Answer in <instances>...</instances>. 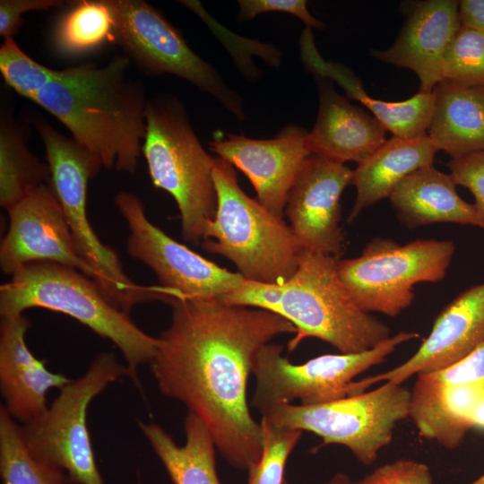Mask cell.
Segmentation results:
<instances>
[{"label": "cell", "instance_id": "17", "mask_svg": "<svg viewBox=\"0 0 484 484\" xmlns=\"http://www.w3.org/2000/svg\"><path fill=\"white\" fill-rule=\"evenodd\" d=\"M308 132L288 125L272 139L258 140L229 134L209 143L211 151L241 170L254 186L257 201L283 218L289 192L305 160L312 154Z\"/></svg>", "mask_w": 484, "mask_h": 484}, {"label": "cell", "instance_id": "24", "mask_svg": "<svg viewBox=\"0 0 484 484\" xmlns=\"http://www.w3.org/2000/svg\"><path fill=\"white\" fill-rule=\"evenodd\" d=\"M433 95L427 134L437 151L452 159L484 151V88L442 81Z\"/></svg>", "mask_w": 484, "mask_h": 484}, {"label": "cell", "instance_id": "16", "mask_svg": "<svg viewBox=\"0 0 484 484\" xmlns=\"http://www.w3.org/2000/svg\"><path fill=\"white\" fill-rule=\"evenodd\" d=\"M352 174L343 163L316 154L305 160L284 212L305 249L339 258L344 244L340 200Z\"/></svg>", "mask_w": 484, "mask_h": 484}, {"label": "cell", "instance_id": "10", "mask_svg": "<svg viewBox=\"0 0 484 484\" xmlns=\"http://www.w3.org/2000/svg\"><path fill=\"white\" fill-rule=\"evenodd\" d=\"M130 377L111 352L99 354L87 371L62 388L51 405L22 431L30 451L65 472L70 484H104L86 424L91 400L109 384Z\"/></svg>", "mask_w": 484, "mask_h": 484}, {"label": "cell", "instance_id": "35", "mask_svg": "<svg viewBox=\"0 0 484 484\" xmlns=\"http://www.w3.org/2000/svg\"><path fill=\"white\" fill-rule=\"evenodd\" d=\"M238 19L242 22L254 19L265 13H286L299 18L307 27L322 29L324 24L315 18L307 9L305 0H239Z\"/></svg>", "mask_w": 484, "mask_h": 484}, {"label": "cell", "instance_id": "27", "mask_svg": "<svg viewBox=\"0 0 484 484\" xmlns=\"http://www.w3.org/2000/svg\"><path fill=\"white\" fill-rule=\"evenodd\" d=\"M25 133L10 115L0 119V204L11 209L39 186L50 181L48 164L34 156Z\"/></svg>", "mask_w": 484, "mask_h": 484}, {"label": "cell", "instance_id": "37", "mask_svg": "<svg viewBox=\"0 0 484 484\" xmlns=\"http://www.w3.org/2000/svg\"><path fill=\"white\" fill-rule=\"evenodd\" d=\"M461 27L484 33V0L458 1Z\"/></svg>", "mask_w": 484, "mask_h": 484}, {"label": "cell", "instance_id": "12", "mask_svg": "<svg viewBox=\"0 0 484 484\" xmlns=\"http://www.w3.org/2000/svg\"><path fill=\"white\" fill-rule=\"evenodd\" d=\"M115 21L113 42L148 76L172 74L215 98L238 121L246 119L242 97L187 45L182 34L143 0H108Z\"/></svg>", "mask_w": 484, "mask_h": 484}, {"label": "cell", "instance_id": "1", "mask_svg": "<svg viewBox=\"0 0 484 484\" xmlns=\"http://www.w3.org/2000/svg\"><path fill=\"white\" fill-rule=\"evenodd\" d=\"M169 303L171 323L150 363L158 388L204 423L229 464L248 470L262 453L260 424L246 398L255 359L273 338L297 329L275 313L217 298Z\"/></svg>", "mask_w": 484, "mask_h": 484}, {"label": "cell", "instance_id": "34", "mask_svg": "<svg viewBox=\"0 0 484 484\" xmlns=\"http://www.w3.org/2000/svg\"><path fill=\"white\" fill-rule=\"evenodd\" d=\"M447 165L456 185L466 187L473 194L474 205L484 220V151L452 159Z\"/></svg>", "mask_w": 484, "mask_h": 484}, {"label": "cell", "instance_id": "8", "mask_svg": "<svg viewBox=\"0 0 484 484\" xmlns=\"http://www.w3.org/2000/svg\"><path fill=\"white\" fill-rule=\"evenodd\" d=\"M410 406V390L385 382L374 390L326 403L276 404L262 416L277 425L312 432L323 445H343L359 462L370 465L391 443L397 424L409 417Z\"/></svg>", "mask_w": 484, "mask_h": 484}, {"label": "cell", "instance_id": "7", "mask_svg": "<svg viewBox=\"0 0 484 484\" xmlns=\"http://www.w3.org/2000/svg\"><path fill=\"white\" fill-rule=\"evenodd\" d=\"M36 127L44 143L51 186L78 250L93 270L94 282L106 299L126 314L139 303L156 299L167 302L169 293L166 289L142 286L129 278L117 254L101 242L90 223L87 185L102 167L100 162L73 138L62 134L48 122L39 121Z\"/></svg>", "mask_w": 484, "mask_h": 484}, {"label": "cell", "instance_id": "28", "mask_svg": "<svg viewBox=\"0 0 484 484\" xmlns=\"http://www.w3.org/2000/svg\"><path fill=\"white\" fill-rule=\"evenodd\" d=\"M0 476L2 484H70L64 471L30 451L22 426L4 406L0 408Z\"/></svg>", "mask_w": 484, "mask_h": 484}, {"label": "cell", "instance_id": "11", "mask_svg": "<svg viewBox=\"0 0 484 484\" xmlns=\"http://www.w3.org/2000/svg\"><path fill=\"white\" fill-rule=\"evenodd\" d=\"M419 337L417 333L400 332L370 350L324 354L303 364L291 363L282 355L281 345L267 343L254 361L251 404L263 415L276 404L295 400L301 405H316L349 396L356 376L384 362L399 345Z\"/></svg>", "mask_w": 484, "mask_h": 484}, {"label": "cell", "instance_id": "6", "mask_svg": "<svg viewBox=\"0 0 484 484\" xmlns=\"http://www.w3.org/2000/svg\"><path fill=\"white\" fill-rule=\"evenodd\" d=\"M338 259L304 248L297 271L281 284L274 313L297 329L290 351L307 337L341 353L365 351L391 337L388 325L355 303L338 275Z\"/></svg>", "mask_w": 484, "mask_h": 484}, {"label": "cell", "instance_id": "23", "mask_svg": "<svg viewBox=\"0 0 484 484\" xmlns=\"http://www.w3.org/2000/svg\"><path fill=\"white\" fill-rule=\"evenodd\" d=\"M437 151L428 134L404 139L393 136L353 170L351 184L356 199L349 221L379 201L389 198L410 174L433 165Z\"/></svg>", "mask_w": 484, "mask_h": 484}, {"label": "cell", "instance_id": "3", "mask_svg": "<svg viewBox=\"0 0 484 484\" xmlns=\"http://www.w3.org/2000/svg\"><path fill=\"white\" fill-rule=\"evenodd\" d=\"M40 307L67 315L111 341L121 351L130 378L139 386L137 368L151 363L158 345L128 314L113 307L93 280L53 262H34L19 269L0 287L1 317Z\"/></svg>", "mask_w": 484, "mask_h": 484}, {"label": "cell", "instance_id": "21", "mask_svg": "<svg viewBox=\"0 0 484 484\" xmlns=\"http://www.w3.org/2000/svg\"><path fill=\"white\" fill-rule=\"evenodd\" d=\"M385 132L374 116L340 95L330 82H319L318 113L307 138L311 153L359 164L385 142Z\"/></svg>", "mask_w": 484, "mask_h": 484}, {"label": "cell", "instance_id": "4", "mask_svg": "<svg viewBox=\"0 0 484 484\" xmlns=\"http://www.w3.org/2000/svg\"><path fill=\"white\" fill-rule=\"evenodd\" d=\"M212 177L217 210L205 227L203 249L230 260L246 281H288L304 250L290 225L240 188L229 161L214 158Z\"/></svg>", "mask_w": 484, "mask_h": 484}, {"label": "cell", "instance_id": "36", "mask_svg": "<svg viewBox=\"0 0 484 484\" xmlns=\"http://www.w3.org/2000/svg\"><path fill=\"white\" fill-rule=\"evenodd\" d=\"M63 3L60 0H1L0 35L4 39L13 38L24 22V13L60 7Z\"/></svg>", "mask_w": 484, "mask_h": 484}, {"label": "cell", "instance_id": "20", "mask_svg": "<svg viewBox=\"0 0 484 484\" xmlns=\"http://www.w3.org/2000/svg\"><path fill=\"white\" fill-rule=\"evenodd\" d=\"M30 323L25 315L2 317L0 324V385L8 413L23 423L48 408L51 388H62L71 379L49 371L29 350L25 336Z\"/></svg>", "mask_w": 484, "mask_h": 484}, {"label": "cell", "instance_id": "32", "mask_svg": "<svg viewBox=\"0 0 484 484\" xmlns=\"http://www.w3.org/2000/svg\"><path fill=\"white\" fill-rule=\"evenodd\" d=\"M0 71L12 89L32 101L57 73L30 58L13 38L1 45Z\"/></svg>", "mask_w": 484, "mask_h": 484}, {"label": "cell", "instance_id": "25", "mask_svg": "<svg viewBox=\"0 0 484 484\" xmlns=\"http://www.w3.org/2000/svg\"><path fill=\"white\" fill-rule=\"evenodd\" d=\"M307 62L318 76L338 82L352 98L364 105L393 136L410 139L427 134L434 107L432 92L419 91L402 101L374 99L364 91L361 82L346 67L322 59L315 48L310 31L305 39Z\"/></svg>", "mask_w": 484, "mask_h": 484}, {"label": "cell", "instance_id": "18", "mask_svg": "<svg viewBox=\"0 0 484 484\" xmlns=\"http://www.w3.org/2000/svg\"><path fill=\"white\" fill-rule=\"evenodd\" d=\"M484 344V282L458 295L436 318L429 335L406 361L354 381L352 394L380 382L402 384L413 376L445 368Z\"/></svg>", "mask_w": 484, "mask_h": 484}, {"label": "cell", "instance_id": "29", "mask_svg": "<svg viewBox=\"0 0 484 484\" xmlns=\"http://www.w3.org/2000/svg\"><path fill=\"white\" fill-rule=\"evenodd\" d=\"M114 15L108 0L80 1L59 21L55 44L66 55H78L113 42Z\"/></svg>", "mask_w": 484, "mask_h": 484}, {"label": "cell", "instance_id": "13", "mask_svg": "<svg viewBox=\"0 0 484 484\" xmlns=\"http://www.w3.org/2000/svg\"><path fill=\"white\" fill-rule=\"evenodd\" d=\"M115 204L130 230L128 254L146 264L160 286L176 298L220 299L244 282L238 272L203 257L151 223L136 194L121 191L115 197Z\"/></svg>", "mask_w": 484, "mask_h": 484}, {"label": "cell", "instance_id": "39", "mask_svg": "<svg viewBox=\"0 0 484 484\" xmlns=\"http://www.w3.org/2000/svg\"><path fill=\"white\" fill-rule=\"evenodd\" d=\"M324 484H359V482L354 481L347 474L340 472L334 474Z\"/></svg>", "mask_w": 484, "mask_h": 484}, {"label": "cell", "instance_id": "33", "mask_svg": "<svg viewBox=\"0 0 484 484\" xmlns=\"http://www.w3.org/2000/svg\"><path fill=\"white\" fill-rule=\"evenodd\" d=\"M359 484H433L429 467L414 460L400 459L377 467Z\"/></svg>", "mask_w": 484, "mask_h": 484}, {"label": "cell", "instance_id": "19", "mask_svg": "<svg viewBox=\"0 0 484 484\" xmlns=\"http://www.w3.org/2000/svg\"><path fill=\"white\" fill-rule=\"evenodd\" d=\"M461 27L458 1L427 0L416 3L393 46L372 51L378 60L413 71L419 91L432 92L442 82L445 51Z\"/></svg>", "mask_w": 484, "mask_h": 484}, {"label": "cell", "instance_id": "40", "mask_svg": "<svg viewBox=\"0 0 484 484\" xmlns=\"http://www.w3.org/2000/svg\"><path fill=\"white\" fill-rule=\"evenodd\" d=\"M470 484H484V474H482L480 478H478Z\"/></svg>", "mask_w": 484, "mask_h": 484}, {"label": "cell", "instance_id": "22", "mask_svg": "<svg viewBox=\"0 0 484 484\" xmlns=\"http://www.w3.org/2000/svg\"><path fill=\"white\" fill-rule=\"evenodd\" d=\"M389 199L398 219L407 228L458 223L484 229V220L475 205L460 197L450 174L437 170L433 165L403 178Z\"/></svg>", "mask_w": 484, "mask_h": 484}, {"label": "cell", "instance_id": "5", "mask_svg": "<svg viewBox=\"0 0 484 484\" xmlns=\"http://www.w3.org/2000/svg\"><path fill=\"white\" fill-rule=\"evenodd\" d=\"M143 154L155 187L169 193L181 216L183 238L196 246L217 210L213 160L201 144L183 103L170 94L148 99Z\"/></svg>", "mask_w": 484, "mask_h": 484}, {"label": "cell", "instance_id": "14", "mask_svg": "<svg viewBox=\"0 0 484 484\" xmlns=\"http://www.w3.org/2000/svg\"><path fill=\"white\" fill-rule=\"evenodd\" d=\"M483 395L484 351L476 350L445 368L417 375L409 417L421 436L454 449L472 428L471 417Z\"/></svg>", "mask_w": 484, "mask_h": 484}, {"label": "cell", "instance_id": "26", "mask_svg": "<svg viewBox=\"0 0 484 484\" xmlns=\"http://www.w3.org/2000/svg\"><path fill=\"white\" fill-rule=\"evenodd\" d=\"M138 426L174 484H220L214 440L193 412L184 421L186 443L178 445L160 426L139 420Z\"/></svg>", "mask_w": 484, "mask_h": 484}, {"label": "cell", "instance_id": "31", "mask_svg": "<svg viewBox=\"0 0 484 484\" xmlns=\"http://www.w3.org/2000/svg\"><path fill=\"white\" fill-rule=\"evenodd\" d=\"M442 81L484 88V33L460 27L445 54Z\"/></svg>", "mask_w": 484, "mask_h": 484}, {"label": "cell", "instance_id": "15", "mask_svg": "<svg viewBox=\"0 0 484 484\" xmlns=\"http://www.w3.org/2000/svg\"><path fill=\"white\" fill-rule=\"evenodd\" d=\"M7 212L9 228L0 246V266L4 273L13 275L34 262H53L95 281L51 185L39 186Z\"/></svg>", "mask_w": 484, "mask_h": 484}, {"label": "cell", "instance_id": "2", "mask_svg": "<svg viewBox=\"0 0 484 484\" xmlns=\"http://www.w3.org/2000/svg\"><path fill=\"white\" fill-rule=\"evenodd\" d=\"M131 61L57 70L34 102L58 119L107 169L134 174L146 134L147 98L129 75Z\"/></svg>", "mask_w": 484, "mask_h": 484}, {"label": "cell", "instance_id": "38", "mask_svg": "<svg viewBox=\"0 0 484 484\" xmlns=\"http://www.w3.org/2000/svg\"><path fill=\"white\" fill-rule=\"evenodd\" d=\"M471 422L472 428L484 431V395L474 408L471 417Z\"/></svg>", "mask_w": 484, "mask_h": 484}, {"label": "cell", "instance_id": "9", "mask_svg": "<svg viewBox=\"0 0 484 484\" xmlns=\"http://www.w3.org/2000/svg\"><path fill=\"white\" fill-rule=\"evenodd\" d=\"M454 250L451 240L419 238L399 245L375 238L359 257L338 259L337 272L362 310L396 316L412 303L415 284L445 277Z\"/></svg>", "mask_w": 484, "mask_h": 484}, {"label": "cell", "instance_id": "30", "mask_svg": "<svg viewBox=\"0 0 484 484\" xmlns=\"http://www.w3.org/2000/svg\"><path fill=\"white\" fill-rule=\"evenodd\" d=\"M259 424L262 453L247 470V484H289L285 480L286 462L303 431L277 425L264 416Z\"/></svg>", "mask_w": 484, "mask_h": 484}]
</instances>
